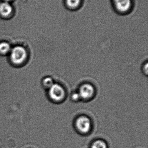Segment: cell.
<instances>
[{
    "mask_svg": "<svg viewBox=\"0 0 148 148\" xmlns=\"http://www.w3.org/2000/svg\"><path fill=\"white\" fill-rule=\"evenodd\" d=\"M114 1L116 8L120 12H127L131 7V0H114Z\"/></svg>",
    "mask_w": 148,
    "mask_h": 148,
    "instance_id": "cell-5",
    "label": "cell"
},
{
    "mask_svg": "<svg viewBox=\"0 0 148 148\" xmlns=\"http://www.w3.org/2000/svg\"><path fill=\"white\" fill-rule=\"evenodd\" d=\"M81 100L88 101L92 100L96 95V89L94 85L89 83H85L80 85L77 91Z\"/></svg>",
    "mask_w": 148,
    "mask_h": 148,
    "instance_id": "cell-4",
    "label": "cell"
},
{
    "mask_svg": "<svg viewBox=\"0 0 148 148\" xmlns=\"http://www.w3.org/2000/svg\"><path fill=\"white\" fill-rule=\"evenodd\" d=\"M49 97L52 101L56 103L62 102L66 99L67 93L62 85L54 83L48 89Z\"/></svg>",
    "mask_w": 148,
    "mask_h": 148,
    "instance_id": "cell-1",
    "label": "cell"
},
{
    "mask_svg": "<svg viewBox=\"0 0 148 148\" xmlns=\"http://www.w3.org/2000/svg\"><path fill=\"white\" fill-rule=\"evenodd\" d=\"M81 0H66V3L69 8L71 9L77 8L81 3Z\"/></svg>",
    "mask_w": 148,
    "mask_h": 148,
    "instance_id": "cell-9",
    "label": "cell"
},
{
    "mask_svg": "<svg viewBox=\"0 0 148 148\" xmlns=\"http://www.w3.org/2000/svg\"><path fill=\"white\" fill-rule=\"evenodd\" d=\"M28 53L26 49L21 46H16L11 48L10 53V58L13 64L19 65L26 61Z\"/></svg>",
    "mask_w": 148,
    "mask_h": 148,
    "instance_id": "cell-2",
    "label": "cell"
},
{
    "mask_svg": "<svg viewBox=\"0 0 148 148\" xmlns=\"http://www.w3.org/2000/svg\"><path fill=\"white\" fill-rule=\"evenodd\" d=\"M92 121L87 116L80 115L76 119L75 127L80 134H86L89 133L92 128Z\"/></svg>",
    "mask_w": 148,
    "mask_h": 148,
    "instance_id": "cell-3",
    "label": "cell"
},
{
    "mask_svg": "<svg viewBox=\"0 0 148 148\" xmlns=\"http://www.w3.org/2000/svg\"><path fill=\"white\" fill-rule=\"evenodd\" d=\"M71 99L74 102H77L81 100L80 95L77 92L73 93L71 95Z\"/></svg>",
    "mask_w": 148,
    "mask_h": 148,
    "instance_id": "cell-11",
    "label": "cell"
},
{
    "mask_svg": "<svg viewBox=\"0 0 148 148\" xmlns=\"http://www.w3.org/2000/svg\"><path fill=\"white\" fill-rule=\"evenodd\" d=\"M90 148H107V145L103 140H97L93 142Z\"/></svg>",
    "mask_w": 148,
    "mask_h": 148,
    "instance_id": "cell-8",
    "label": "cell"
},
{
    "mask_svg": "<svg viewBox=\"0 0 148 148\" xmlns=\"http://www.w3.org/2000/svg\"><path fill=\"white\" fill-rule=\"evenodd\" d=\"M42 83L43 86L48 89L50 88L54 84L52 78L49 77H45L43 80Z\"/></svg>",
    "mask_w": 148,
    "mask_h": 148,
    "instance_id": "cell-10",
    "label": "cell"
},
{
    "mask_svg": "<svg viewBox=\"0 0 148 148\" xmlns=\"http://www.w3.org/2000/svg\"><path fill=\"white\" fill-rule=\"evenodd\" d=\"M6 1V2L8 1H10V0H5Z\"/></svg>",
    "mask_w": 148,
    "mask_h": 148,
    "instance_id": "cell-13",
    "label": "cell"
},
{
    "mask_svg": "<svg viewBox=\"0 0 148 148\" xmlns=\"http://www.w3.org/2000/svg\"><path fill=\"white\" fill-rule=\"evenodd\" d=\"M11 48L8 43L5 42L0 43V54L1 55H6L10 53Z\"/></svg>",
    "mask_w": 148,
    "mask_h": 148,
    "instance_id": "cell-7",
    "label": "cell"
},
{
    "mask_svg": "<svg viewBox=\"0 0 148 148\" xmlns=\"http://www.w3.org/2000/svg\"><path fill=\"white\" fill-rule=\"evenodd\" d=\"M12 10V7L8 2H4L0 4V13L3 16L9 15Z\"/></svg>",
    "mask_w": 148,
    "mask_h": 148,
    "instance_id": "cell-6",
    "label": "cell"
},
{
    "mask_svg": "<svg viewBox=\"0 0 148 148\" xmlns=\"http://www.w3.org/2000/svg\"><path fill=\"white\" fill-rule=\"evenodd\" d=\"M142 72L146 75H147L148 74V63L147 62H146V64L143 65L142 66Z\"/></svg>",
    "mask_w": 148,
    "mask_h": 148,
    "instance_id": "cell-12",
    "label": "cell"
}]
</instances>
